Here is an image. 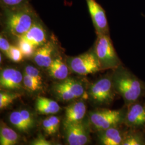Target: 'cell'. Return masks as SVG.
<instances>
[{"label":"cell","mask_w":145,"mask_h":145,"mask_svg":"<svg viewBox=\"0 0 145 145\" xmlns=\"http://www.w3.org/2000/svg\"><path fill=\"white\" fill-rule=\"evenodd\" d=\"M127 107L124 125L127 128L145 130V104L138 101Z\"/></svg>","instance_id":"cell-9"},{"label":"cell","mask_w":145,"mask_h":145,"mask_svg":"<svg viewBox=\"0 0 145 145\" xmlns=\"http://www.w3.org/2000/svg\"><path fill=\"white\" fill-rule=\"evenodd\" d=\"M60 123V120L57 117L52 116L43 120L42 127L47 135H53L57 132Z\"/></svg>","instance_id":"cell-21"},{"label":"cell","mask_w":145,"mask_h":145,"mask_svg":"<svg viewBox=\"0 0 145 145\" xmlns=\"http://www.w3.org/2000/svg\"><path fill=\"white\" fill-rule=\"evenodd\" d=\"M10 47L11 45L8 40L1 35L0 36V49L1 51L5 53V55L7 56Z\"/></svg>","instance_id":"cell-28"},{"label":"cell","mask_w":145,"mask_h":145,"mask_svg":"<svg viewBox=\"0 0 145 145\" xmlns=\"http://www.w3.org/2000/svg\"><path fill=\"white\" fill-rule=\"evenodd\" d=\"M28 2L29 0H0L2 9L19 6Z\"/></svg>","instance_id":"cell-27"},{"label":"cell","mask_w":145,"mask_h":145,"mask_svg":"<svg viewBox=\"0 0 145 145\" xmlns=\"http://www.w3.org/2000/svg\"><path fill=\"white\" fill-rule=\"evenodd\" d=\"M98 132V139L101 145H122L126 131H123L119 126H116Z\"/></svg>","instance_id":"cell-12"},{"label":"cell","mask_w":145,"mask_h":145,"mask_svg":"<svg viewBox=\"0 0 145 145\" xmlns=\"http://www.w3.org/2000/svg\"><path fill=\"white\" fill-rule=\"evenodd\" d=\"M54 89L60 99L66 101L79 98L84 93L82 84L71 78H67L57 84Z\"/></svg>","instance_id":"cell-7"},{"label":"cell","mask_w":145,"mask_h":145,"mask_svg":"<svg viewBox=\"0 0 145 145\" xmlns=\"http://www.w3.org/2000/svg\"><path fill=\"white\" fill-rule=\"evenodd\" d=\"M68 144L70 145H86L89 141V135L86 127L81 121L65 124Z\"/></svg>","instance_id":"cell-10"},{"label":"cell","mask_w":145,"mask_h":145,"mask_svg":"<svg viewBox=\"0 0 145 145\" xmlns=\"http://www.w3.org/2000/svg\"><path fill=\"white\" fill-rule=\"evenodd\" d=\"M6 29L17 38L24 35L37 20L36 11L28 2L19 6L2 9Z\"/></svg>","instance_id":"cell-2"},{"label":"cell","mask_w":145,"mask_h":145,"mask_svg":"<svg viewBox=\"0 0 145 145\" xmlns=\"http://www.w3.org/2000/svg\"><path fill=\"white\" fill-rule=\"evenodd\" d=\"M122 145H145V130L128 128Z\"/></svg>","instance_id":"cell-19"},{"label":"cell","mask_w":145,"mask_h":145,"mask_svg":"<svg viewBox=\"0 0 145 145\" xmlns=\"http://www.w3.org/2000/svg\"><path fill=\"white\" fill-rule=\"evenodd\" d=\"M20 38L30 42L36 48L41 46L47 42L46 31L41 23L37 20L30 29Z\"/></svg>","instance_id":"cell-13"},{"label":"cell","mask_w":145,"mask_h":145,"mask_svg":"<svg viewBox=\"0 0 145 145\" xmlns=\"http://www.w3.org/2000/svg\"><path fill=\"white\" fill-rule=\"evenodd\" d=\"M144 96L145 97V93H144ZM144 103L145 104V103Z\"/></svg>","instance_id":"cell-30"},{"label":"cell","mask_w":145,"mask_h":145,"mask_svg":"<svg viewBox=\"0 0 145 145\" xmlns=\"http://www.w3.org/2000/svg\"><path fill=\"white\" fill-rule=\"evenodd\" d=\"M23 83L26 89L32 91L38 90L42 87V85L38 83L36 81H35L34 79L26 74H24L23 78Z\"/></svg>","instance_id":"cell-24"},{"label":"cell","mask_w":145,"mask_h":145,"mask_svg":"<svg viewBox=\"0 0 145 145\" xmlns=\"http://www.w3.org/2000/svg\"><path fill=\"white\" fill-rule=\"evenodd\" d=\"M7 56L12 61L15 62H20L24 57L18 46L13 45H11L10 48Z\"/></svg>","instance_id":"cell-25"},{"label":"cell","mask_w":145,"mask_h":145,"mask_svg":"<svg viewBox=\"0 0 145 145\" xmlns=\"http://www.w3.org/2000/svg\"><path fill=\"white\" fill-rule=\"evenodd\" d=\"M126 109L120 110L99 109L90 112L89 120L91 124L97 131L124 124Z\"/></svg>","instance_id":"cell-4"},{"label":"cell","mask_w":145,"mask_h":145,"mask_svg":"<svg viewBox=\"0 0 145 145\" xmlns=\"http://www.w3.org/2000/svg\"><path fill=\"white\" fill-rule=\"evenodd\" d=\"M112 80L116 92L127 106L139 101L145 91V84L132 72L121 65L116 68Z\"/></svg>","instance_id":"cell-1"},{"label":"cell","mask_w":145,"mask_h":145,"mask_svg":"<svg viewBox=\"0 0 145 145\" xmlns=\"http://www.w3.org/2000/svg\"><path fill=\"white\" fill-rule=\"evenodd\" d=\"M31 145H51V141L46 140L43 136L39 135L33 141L31 142Z\"/></svg>","instance_id":"cell-29"},{"label":"cell","mask_w":145,"mask_h":145,"mask_svg":"<svg viewBox=\"0 0 145 145\" xmlns=\"http://www.w3.org/2000/svg\"><path fill=\"white\" fill-rule=\"evenodd\" d=\"M54 50L53 44L47 41L41 46L37 48L33 55L35 62L39 67H48L53 61L52 55Z\"/></svg>","instance_id":"cell-15"},{"label":"cell","mask_w":145,"mask_h":145,"mask_svg":"<svg viewBox=\"0 0 145 145\" xmlns=\"http://www.w3.org/2000/svg\"><path fill=\"white\" fill-rule=\"evenodd\" d=\"M97 35L109 34V27L105 11L96 0H86Z\"/></svg>","instance_id":"cell-8"},{"label":"cell","mask_w":145,"mask_h":145,"mask_svg":"<svg viewBox=\"0 0 145 145\" xmlns=\"http://www.w3.org/2000/svg\"><path fill=\"white\" fill-rule=\"evenodd\" d=\"M49 75L54 78L63 80L67 78L69 74L67 66L63 62L61 57L53 60L50 66L47 68Z\"/></svg>","instance_id":"cell-17"},{"label":"cell","mask_w":145,"mask_h":145,"mask_svg":"<svg viewBox=\"0 0 145 145\" xmlns=\"http://www.w3.org/2000/svg\"><path fill=\"white\" fill-rule=\"evenodd\" d=\"M36 110L40 114H55L58 112L61 108L57 102L44 97H39L37 99Z\"/></svg>","instance_id":"cell-18"},{"label":"cell","mask_w":145,"mask_h":145,"mask_svg":"<svg viewBox=\"0 0 145 145\" xmlns=\"http://www.w3.org/2000/svg\"><path fill=\"white\" fill-rule=\"evenodd\" d=\"M70 66L74 72L82 75L93 74L102 71L99 60L94 51L86 52L73 57L70 61Z\"/></svg>","instance_id":"cell-6"},{"label":"cell","mask_w":145,"mask_h":145,"mask_svg":"<svg viewBox=\"0 0 145 145\" xmlns=\"http://www.w3.org/2000/svg\"><path fill=\"white\" fill-rule=\"evenodd\" d=\"M97 35L93 51L99 60L101 70L115 69L121 65V62L109 34Z\"/></svg>","instance_id":"cell-3"},{"label":"cell","mask_w":145,"mask_h":145,"mask_svg":"<svg viewBox=\"0 0 145 145\" xmlns=\"http://www.w3.org/2000/svg\"><path fill=\"white\" fill-rule=\"evenodd\" d=\"M23 82V75L19 71L14 68H5L0 75L1 88L8 90L20 89Z\"/></svg>","instance_id":"cell-11"},{"label":"cell","mask_w":145,"mask_h":145,"mask_svg":"<svg viewBox=\"0 0 145 145\" xmlns=\"http://www.w3.org/2000/svg\"><path fill=\"white\" fill-rule=\"evenodd\" d=\"M9 121L17 130L22 132L29 131L34 124L32 116L26 110L12 112L9 116Z\"/></svg>","instance_id":"cell-14"},{"label":"cell","mask_w":145,"mask_h":145,"mask_svg":"<svg viewBox=\"0 0 145 145\" xmlns=\"http://www.w3.org/2000/svg\"><path fill=\"white\" fill-rule=\"evenodd\" d=\"M86 114V105L82 101H78L68 106L65 111V124L81 121Z\"/></svg>","instance_id":"cell-16"},{"label":"cell","mask_w":145,"mask_h":145,"mask_svg":"<svg viewBox=\"0 0 145 145\" xmlns=\"http://www.w3.org/2000/svg\"><path fill=\"white\" fill-rule=\"evenodd\" d=\"M18 140V136L14 130L7 126L1 125L0 130L1 145H15Z\"/></svg>","instance_id":"cell-20"},{"label":"cell","mask_w":145,"mask_h":145,"mask_svg":"<svg viewBox=\"0 0 145 145\" xmlns=\"http://www.w3.org/2000/svg\"><path fill=\"white\" fill-rule=\"evenodd\" d=\"M25 74L28 75L29 76L34 79L35 81L40 85L42 84V78L39 71L37 69L31 66H27L25 68Z\"/></svg>","instance_id":"cell-26"},{"label":"cell","mask_w":145,"mask_h":145,"mask_svg":"<svg viewBox=\"0 0 145 145\" xmlns=\"http://www.w3.org/2000/svg\"><path fill=\"white\" fill-rule=\"evenodd\" d=\"M18 44L24 57L29 58L33 56L36 48L30 42L19 38H18Z\"/></svg>","instance_id":"cell-22"},{"label":"cell","mask_w":145,"mask_h":145,"mask_svg":"<svg viewBox=\"0 0 145 145\" xmlns=\"http://www.w3.org/2000/svg\"><path fill=\"white\" fill-rule=\"evenodd\" d=\"M21 96L20 93L1 91L0 93V109L2 110L8 107Z\"/></svg>","instance_id":"cell-23"},{"label":"cell","mask_w":145,"mask_h":145,"mask_svg":"<svg viewBox=\"0 0 145 145\" xmlns=\"http://www.w3.org/2000/svg\"><path fill=\"white\" fill-rule=\"evenodd\" d=\"M115 91L112 77L106 76L101 78L91 84L89 95L96 105H108L114 99Z\"/></svg>","instance_id":"cell-5"}]
</instances>
